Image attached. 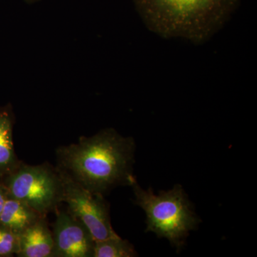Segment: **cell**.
Listing matches in <instances>:
<instances>
[{
    "instance_id": "cell-1",
    "label": "cell",
    "mask_w": 257,
    "mask_h": 257,
    "mask_svg": "<svg viewBox=\"0 0 257 257\" xmlns=\"http://www.w3.org/2000/svg\"><path fill=\"white\" fill-rule=\"evenodd\" d=\"M135 144L113 128L56 150L57 170L89 192L102 194L118 186H131Z\"/></svg>"
},
{
    "instance_id": "cell-3",
    "label": "cell",
    "mask_w": 257,
    "mask_h": 257,
    "mask_svg": "<svg viewBox=\"0 0 257 257\" xmlns=\"http://www.w3.org/2000/svg\"><path fill=\"white\" fill-rule=\"evenodd\" d=\"M135 203L146 213L147 232L155 233L158 237L166 238L178 249L182 248L189 231L195 229L200 222L181 185H176L167 192L156 195L152 189L145 190L137 179L132 184Z\"/></svg>"
},
{
    "instance_id": "cell-10",
    "label": "cell",
    "mask_w": 257,
    "mask_h": 257,
    "mask_svg": "<svg viewBox=\"0 0 257 257\" xmlns=\"http://www.w3.org/2000/svg\"><path fill=\"white\" fill-rule=\"evenodd\" d=\"M133 245L119 236L95 241L93 257H133L138 256Z\"/></svg>"
},
{
    "instance_id": "cell-4",
    "label": "cell",
    "mask_w": 257,
    "mask_h": 257,
    "mask_svg": "<svg viewBox=\"0 0 257 257\" xmlns=\"http://www.w3.org/2000/svg\"><path fill=\"white\" fill-rule=\"evenodd\" d=\"M4 186L8 197L25 203L42 217L62 202L60 172L47 164L36 166L19 164L7 176Z\"/></svg>"
},
{
    "instance_id": "cell-12",
    "label": "cell",
    "mask_w": 257,
    "mask_h": 257,
    "mask_svg": "<svg viewBox=\"0 0 257 257\" xmlns=\"http://www.w3.org/2000/svg\"><path fill=\"white\" fill-rule=\"evenodd\" d=\"M8 195L5 186L0 185V214L4 207L5 203L8 199Z\"/></svg>"
},
{
    "instance_id": "cell-6",
    "label": "cell",
    "mask_w": 257,
    "mask_h": 257,
    "mask_svg": "<svg viewBox=\"0 0 257 257\" xmlns=\"http://www.w3.org/2000/svg\"><path fill=\"white\" fill-rule=\"evenodd\" d=\"M52 257H93L94 238L82 223L67 211L57 214L54 224Z\"/></svg>"
},
{
    "instance_id": "cell-2",
    "label": "cell",
    "mask_w": 257,
    "mask_h": 257,
    "mask_svg": "<svg viewBox=\"0 0 257 257\" xmlns=\"http://www.w3.org/2000/svg\"><path fill=\"white\" fill-rule=\"evenodd\" d=\"M152 31L166 38L206 41L229 18L239 0H134Z\"/></svg>"
},
{
    "instance_id": "cell-5",
    "label": "cell",
    "mask_w": 257,
    "mask_h": 257,
    "mask_svg": "<svg viewBox=\"0 0 257 257\" xmlns=\"http://www.w3.org/2000/svg\"><path fill=\"white\" fill-rule=\"evenodd\" d=\"M59 172L62 183V202L67 204V212L87 228L94 241L116 236L111 226L109 206L104 196L89 192Z\"/></svg>"
},
{
    "instance_id": "cell-9",
    "label": "cell",
    "mask_w": 257,
    "mask_h": 257,
    "mask_svg": "<svg viewBox=\"0 0 257 257\" xmlns=\"http://www.w3.org/2000/svg\"><path fill=\"white\" fill-rule=\"evenodd\" d=\"M41 217L25 203L8 197L0 214V225L20 234Z\"/></svg>"
},
{
    "instance_id": "cell-8",
    "label": "cell",
    "mask_w": 257,
    "mask_h": 257,
    "mask_svg": "<svg viewBox=\"0 0 257 257\" xmlns=\"http://www.w3.org/2000/svg\"><path fill=\"white\" fill-rule=\"evenodd\" d=\"M13 124L11 106L0 107V176L9 175L20 164L15 152Z\"/></svg>"
},
{
    "instance_id": "cell-7",
    "label": "cell",
    "mask_w": 257,
    "mask_h": 257,
    "mask_svg": "<svg viewBox=\"0 0 257 257\" xmlns=\"http://www.w3.org/2000/svg\"><path fill=\"white\" fill-rule=\"evenodd\" d=\"M18 256L52 257L54 251L53 234L44 217L40 218L23 232L18 234Z\"/></svg>"
},
{
    "instance_id": "cell-13",
    "label": "cell",
    "mask_w": 257,
    "mask_h": 257,
    "mask_svg": "<svg viewBox=\"0 0 257 257\" xmlns=\"http://www.w3.org/2000/svg\"><path fill=\"white\" fill-rule=\"evenodd\" d=\"M26 3H30V4H32V3H37V2L40 1V0H25Z\"/></svg>"
},
{
    "instance_id": "cell-11",
    "label": "cell",
    "mask_w": 257,
    "mask_h": 257,
    "mask_svg": "<svg viewBox=\"0 0 257 257\" xmlns=\"http://www.w3.org/2000/svg\"><path fill=\"white\" fill-rule=\"evenodd\" d=\"M18 251V234L0 225V256L17 254Z\"/></svg>"
}]
</instances>
